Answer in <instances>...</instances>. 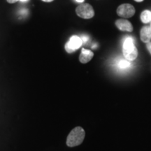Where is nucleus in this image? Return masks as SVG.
I'll return each mask as SVG.
<instances>
[{
    "instance_id": "9d476101",
    "label": "nucleus",
    "mask_w": 151,
    "mask_h": 151,
    "mask_svg": "<svg viewBox=\"0 0 151 151\" xmlns=\"http://www.w3.org/2000/svg\"><path fill=\"white\" fill-rule=\"evenodd\" d=\"M130 66L129 62L127 60H122L119 62L118 63V67L120 68V69H126V68L129 67Z\"/></svg>"
},
{
    "instance_id": "6e6552de",
    "label": "nucleus",
    "mask_w": 151,
    "mask_h": 151,
    "mask_svg": "<svg viewBox=\"0 0 151 151\" xmlns=\"http://www.w3.org/2000/svg\"><path fill=\"white\" fill-rule=\"evenodd\" d=\"M141 40L143 43H148L151 41V29L149 27H143L140 32Z\"/></svg>"
},
{
    "instance_id": "20e7f679",
    "label": "nucleus",
    "mask_w": 151,
    "mask_h": 151,
    "mask_svg": "<svg viewBox=\"0 0 151 151\" xmlns=\"http://www.w3.org/2000/svg\"><path fill=\"white\" fill-rule=\"evenodd\" d=\"M116 12L119 16L129 18L134 15L135 9L133 6L129 4H123L119 6L117 9Z\"/></svg>"
},
{
    "instance_id": "423d86ee",
    "label": "nucleus",
    "mask_w": 151,
    "mask_h": 151,
    "mask_svg": "<svg viewBox=\"0 0 151 151\" xmlns=\"http://www.w3.org/2000/svg\"><path fill=\"white\" fill-rule=\"evenodd\" d=\"M116 25L119 29L124 32H131L133 31V26L132 23L127 20L124 19H119L116 21Z\"/></svg>"
},
{
    "instance_id": "f3484780",
    "label": "nucleus",
    "mask_w": 151,
    "mask_h": 151,
    "mask_svg": "<svg viewBox=\"0 0 151 151\" xmlns=\"http://www.w3.org/2000/svg\"><path fill=\"white\" fill-rule=\"evenodd\" d=\"M18 1H27V0H18Z\"/></svg>"
},
{
    "instance_id": "39448f33",
    "label": "nucleus",
    "mask_w": 151,
    "mask_h": 151,
    "mask_svg": "<svg viewBox=\"0 0 151 151\" xmlns=\"http://www.w3.org/2000/svg\"><path fill=\"white\" fill-rule=\"evenodd\" d=\"M83 41L78 36H73L70 38L69 41L66 43L65 50L69 53H72L82 46Z\"/></svg>"
},
{
    "instance_id": "0eeeda50",
    "label": "nucleus",
    "mask_w": 151,
    "mask_h": 151,
    "mask_svg": "<svg viewBox=\"0 0 151 151\" xmlns=\"http://www.w3.org/2000/svg\"><path fill=\"white\" fill-rule=\"evenodd\" d=\"M94 53L91 50L87 49H82V51L79 56V60L82 64H86L89 62L92 59Z\"/></svg>"
},
{
    "instance_id": "7ed1b4c3",
    "label": "nucleus",
    "mask_w": 151,
    "mask_h": 151,
    "mask_svg": "<svg viewBox=\"0 0 151 151\" xmlns=\"http://www.w3.org/2000/svg\"><path fill=\"white\" fill-rule=\"evenodd\" d=\"M76 13L78 17L83 19H90L94 16L93 7L89 4H82L76 9Z\"/></svg>"
},
{
    "instance_id": "1a4fd4ad",
    "label": "nucleus",
    "mask_w": 151,
    "mask_h": 151,
    "mask_svg": "<svg viewBox=\"0 0 151 151\" xmlns=\"http://www.w3.org/2000/svg\"><path fill=\"white\" fill-rule=\"evenodd\" d=\"M141 20L143 23H148L151 22V11L148 10L143 11L141 14Z\"/></svg>"
},
{
    "instance_id": "a211bd4d",
    "label": "nucleus",
    "mask_w": 151,
    "mask_h": 151,
    "mask_svg": "<svg viewBox=\"0 0 151 151\" xmlns=\"http://www.w3.org/2000/svg\"><path fill=\"white\" fill-rule=\"evenodd\" d=\"M150 29H151V27H150Z\"/></svg>"
},
{
    "instance_id": "ddd939ff",
    "label": "nucleus",
    "mask_w": 151,
    "mask_h": 151,
    "mask_svg": "<svg viewBox=\"0 0 151 151\" xmlns=\"http://www.w3.org/2000/svg\"><path fill=\"white\" fill-rule=\"evenodd\" d=\"M81 39H82L83 43V42L85 43V42H86L87 40H88V38H87L86 37H85V36H84V37H83V38Z\"/></svg>"
},
{
    "instance_id": "4468645a",
    "label": "nucleus",
    "mask_w": 151,
    "mask_h": 151,
    "mask_svg": "<svg viewBox=\"0 0 151 151\" xmlns=\"http://www.w3.org/2000/svg\"><path fill=\"white\" fill-rule=\"evenodd\" d=\"M41 1H44V2H52V1H53L54 0H41Z\"/></svg>"
},
{
    "instance_id": "9b49d317",
    "label": "nucleus",
    "mask_w": 151,
    "mask_h": 151,
    "mask_svg": "<svg viewBox=\"0 0 151 151\" xmlns=\"http://www.w3.org/2000/svg\"><path fill=\"white\" fill-rule=\"evenodd\" d=\"M146 47H147V48H148V51L150 52V53L151 54V41H150V42H148V43H147Z\"/></svg>"
},
{
    "instance_id": "f03ea898",
    "label": "nucleus",
    "mask_w": 151,
    "mask_h": 151,
    "mask_svg": "<svg viewBox=\"0 0 151 151\" xmlns=\"http://www.w3.org/2000/svg\"><path fill=\"white\" fill-rule=\"evenodd\" d=\"M122 52L124 58L128 61H133L138 56V50L134 44L132 38H127L124 41L122 46Z\"/></svg>"
},
{
    "instance_id": "f257e3e1",
    "label": "nucleus",
    "mask_w": 151,
    "mask_h": 151,
    "mask_svg": "<svg viewBox=\"0 0 151 151\" xmlns=\"http://www.w3.org/2000/svg\"><path fill=\"white\" fill-rule=\"evenodd\" d=\"M86 133L81 127H75L71 130L67 139V145L69 147H75L80 145L84 140Z\"/></svg>"
},
{
    "instance_id": "2eb2a0df",
    "label": "nucleus",
    "mask_w": 151,
    "mask_h": 151,
    "mask_svg": "<svg viewBox=\"0 0 151 151\" xmlns=\"http://www.w3.org/2000/svg\"><path fill=\"white\" fill-rule=\"evenodd\" d=\"M76 1H78V2H79V3H82V2H83L84 0H76Z\"/></svg>"
},
{
    "instance_id": "dca6fc26",
    "label": "nucleus",
    "mask_w": 151,
    "mask_h": 151,
    "mask_svg": "<svg viewBox=\"0 0 151 151\" xmlns=\"http://www.w3.org/2000/svg\"><path fill=\"white\" fill-rule=\"evenodd\" d=\"M135 1H137V2H141V1H143V0H134Z\"/></svg>"
},
{
    "instance_id": "f8f14e48",
    "label": "nucleus",
    "mask_w": 151,
    "mask_h": 151,
    "mask_svg": "<svg viewBox=\"0 0 151 151\" xmlns=\"http://www.w3.org/2000/svg\"><path fill=\"white\" fill-rule=\"evenodd\" d=\"M6 1H7V2L9 4H14V3L17 2L18 0H6Z\"/></svg>"
}]
</instances>
